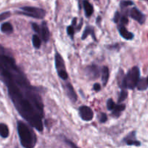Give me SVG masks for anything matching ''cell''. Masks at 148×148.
I'll return each instance as SVG.
<instances>
[{
  "label": "cell",
  "instance_id": "8992f818",
  "mask_svg": "<svg viewBox=\"0 0 148 148\" xmlns=\"http://www.w3.org/2000/svg\"><path fill=\"white\" fill-rule=\"evenodd\" d=\"M79 115L82 120L85 121H90L94 118L93 110L89 107L84 105L79 108Z\"/></svg>",
  "mask_w": 148,
  "mask_h": 148
},
{
  "label": "cell",
  "instance_id": "2e32d148",
  "mask_svg": "<svg viewBox=\"0 0 148 148\" xmlns=\"http://www.w3.org/2000/svg\"><path fill=\"white\" fill-rule=\"evenodd\" d=\"M109 68L107 66H104L102 71V82L104 86H106L109 79Z\"/></svg>",
  "mask_w": 148,
  "mask_h": 148
},
{
  "label": "cell",
  "instance_id": "9a60e30c",
  "mask_svg": "<svg viewBox=\"0 0 148 148\" xmlns=\"http://www.w3.org/2000/svg\"><path fill=\"white\" fill-rule=\"evenodd\" d=\"M136 87L139 91L146 90L148 88V77L142 78V79H139Z\"/></svg>",
  "mask_w": 148,
  "mask_h": 148
},
{
  "label": "cell",
  "instance_id": "603a6c76",
  "mask_svg": "<svg viewBox=\"0 0 148 148\" xmlns=\"http://www.w3.org/2000/svg\"><path fill=\"white\" fill-rule=\"evenodd\" d=\"M74 32H75V29L73 28V25H70L67 28V33L69 36H71L73 39V37L74 36Z\"/></svg>",
  "mask_w": 148,
  "mask_h": 148
},
{
  "label": "cell",
  "instance_id": "d4e9b609",
  "mask_svg": "<svg viewBox=\"0 0 148 148\" xmlns=\"http://www.w3.org/2000/svg\"><path fill=\"white\" fill-rule=\"evenodd\" d=\"M10 16V12H5L0 14V22H2V21H5V19L8 18Z\"/></svg>",
  "mask_w": 148,
  "mask_h": 148
},
{
  "label": "cell",
  "instance_id": "7402d4cb",
  "mask_svg": "<svg viewBox=\"0 0 148 148\" xmlns=\"http://www.w3.org/2000/svg\"><path fill=\"white\" fill-rule=\"evenodd\" d=\"M115 105H116V103L114 102V101L112 99H109L107 102V108L109 110H113V108H114Z\"/></svg>",
  "mask_w": 148,
  "mask_h": 148
},
{
  "label": "cell",
  "instance_id": "8fae6325",
  "mask_svg": "<svg viewBox=\"0 0 148 148\" xmlns=\"http://www.w3.org/2000/svg\"><path fill=\"white\" fill-rule=\"evenodd\" d=\"M118 29H119L120 35L123 37V39H126V40H132L134 38V34H132V33L129 32V31L126 28L125 25H119Z\"/></svg>",
  "mask_w": 148,
  "mask_h": 148
},
{
  "label": "cell",
  "instance_id": "6da1fadb",
  "mask_svg": "<svg viewBox=\"0 0 148 148\" xmlns=\"http://www.w3.org/2000/svg\"><path fill=\"white\" fill-rule=\"evenodd\" d=\"M0 76L21 116L37 131L44 129V104L39 92L31 86L13 58L0 48Z\"/></svg>",
  "mask_w": 148,
  "mask_h": 148
},
{
  "label": "cell",
  "instance_id": "5bb4252c",
  "mask_svg": "<svg viewBox=\"0 0 148 148\" xmlns=\"http://www.w3.org/2000/svg\"><path fill=\"white\" fill-rule=\"evenodd\" d=\"M83 5H84V8L85 10V14H86V17H90L91 15L93 14L94 12V8L93 6L88 2L87 0H84L83 2Z\"/></svg>",
  "mask_w": 148,
  "mask_h": 148
},
{
  "label": "cell",
  "instance_id": "5b68a950",
  "mask_svg": "<svg viewBox=\"0 0 148 148\" xmlns=\"http://www.w3.org/2000/svg\"><path fill=\"white\" fill-rule=\"evenodd\" d=\"M55 61L56 71L58 72L59 77L61 78L62 80H67L68 78V75L66 69H65V62H64V60L62 59V56L58 52L55 53Z\"/></svg>",
  "mask_w": 148,
  "mask_h": 148
},
{
  "label": "cell",
  "instance_id": "f546056e",
  "mask_svg": "<svg viewBox=\"0 0 148 148\" xmlns=\"http://www.w3.org/2000/svg\"><path fill=\"white\" fill-rule=\"evenodd\" d=\"M146 1H148V0H146Z\"/></svg>",
  "mask_w": 148,
  "mask_h": 148
},
{
  "label": "cell",
  "instance_id": "484cf974",
  "mask_svg": "<svg viewBox=\"0 0 148 148\" xmlns=\"http://www.w3.org/2000/svg\"><path fill=\"white\" fill-rule=\"evenodd\" d=\"M32 28L36 33L37 34H40V31H41V27L39 26L38 24L36 23H32Z\"/></svg>",
  "mask_w": 148,
  "mask_h": 148
},
{
  "label": "cell",
  "instance_id": "cb8c5ba5",
  "mask_svg": "<svg viewBox=\"0 0 148 148\" xmlns=\"http://www.w3.org/2000/svg\"><path fill=\"white\" fill-rule=\"evenodd\" d=\"M133 5V2H132V1H126V0H123V1H121L120 3V5L121 7V8H126V7L128 6H131V5Z\"/></svg>",
  "mask_w": 148,
  "mask_h": 148
},
{
  "label": "cell",
  "instance_id": "9c48e42d",
  "mask_svg": "<svg viewBox=\"0 0 148 148\" xmlns=\"http://www.w3.org/2000/svg\"><path fill=\"white\" fill-rule=\"evenodd\" d=\"M127 145H133V146H139L141 145L140 142L136 139V136H135V132H131L129 134H128L123 139Z\"/></svg>",
  "mask_w": 148,
  "mask_h": 148
},
{
  "label": "cell",
  "instance_id": "44dd1931",
  "mask_svg": "<svg viewBox=\"0 0 148 148\" xmlns=\"http://www.w3.org/2000/svg\"><path fill=\"white\" fill-rule=\"evenodd\" d=\"M127 96H128V92H126V90H124V89H122L120 95H119V99H118V102H119V104L121 103L122 102H123V101L126 99Z\"/></svg>",
  "mask_w": 148,
  "mask_h": 148
},
{
  "label": "cell",
  "instance_id": "ba28073f",
  "mask_svg": "<svg viewBox=\"0 0 148 148\" xmlns=\"http://www.w3.org/2000/svg\"><path fill=\"white\" fill-rule=\"evenodd\" d=\"M64 88H65V92H66L70 100L72 102H76L77 101V95H76L72 85L70 83H67L64 86Z\"/></svg>",
  "mask_w": 148,
  "mask_h": 148
},
{
  "label": "cell",
  "instance_id": "4316f807",
  "mask_svg": "<svg viewBox=\"0 0 148 148\" xmlns=\"http://www.w3.org/2000/svg\"><path fill=\"white\" fill-rule=\"evenodd\" d=\"M107 120H108V117H107L106 114H105V113H101L100 117H99V121L101 123H105V122L107 121Z\"/></svg>",
  "mask_w": 148,
  "mask_h": 148
},
{
  "label": "cell",
  "instance_id": "d6986e66",
  "mask_svg": "<svg viewBox=\"0 0 148 148\" xmlns=\"http://www.w3.org/2000/svg\"><path fill=\"white\" fill-rule=\"evenodd\" d=\"M1 31L5 34H11L13 31V27L10 23H5L1 25Z\"/></svg>",
  "mask_w": 148,
  "mask_h": 148
},
{
  "label": "cell",
  "instance_id": "52a82bcc",
  "mask_svg": "<svg viewBox=\"0 0 148 148\" xmlns=\"http://www.w3.org/2000/svg\"><path fill=\"white\" fill-rule=\"evenodd\" d=\"M129 15L132 19L137 21L139 24H143L145 21V17L137 8H133L129 12Z\"/></svg>",
  "mask_w": 148,
  "mask_h": 148
},
{
  "label": "cell",
  "instance_id": "f1b7e54d",
  "mask_svg": "<svg viewBox=\"0 0 148 148\" xmlns=\"http://www.w3.org/2000/svg\"><path fill=\"white\" fill-rule=\"evenodd\" d=\"M66 142H67V143H68V145H69L70 146H71L72 148H79L77 146H76V145H75V144H73V142H71L70 140H66Z\"/></svg>",
  "mask_w": 148,
  "mask_h": 148
},
{
  "label": "cell",
  "instance_id": "7c38bea8",
  "mask_svg": "<svg viewBox=\"0 0 148 148\" xmlns=\"http://www.w3.org/2000/svg\"><path fill=\"white\" fill-rule=\"evenodd\" d=\"M40 35L42 36V40L45 42H47L49 39V31L48 28L47 24L46 22H43L41 26V31H40Z\"/></svg>",
  "mask_w": 148,
  "mask_h": 148
},
{
  "label": "cell",
  "instance_id": "3957f363",
  "mask_svg": "<svg viewBox=\"0 0 148 148\" xmlns=\"http://www.w3.org/2000/svg\"><path fill=\"white\" fill-rule=\"evenodd\" d=\"M139 75H140V71L138 67H133L132 69L129 70L124 77L122 89H134L136 87L139 80Z\"/></svg>",
  "mask_w": 148,
  "mask_h": 148
},
{
  "label": "cell",
  "instance_id": "e0dca14e",
  "mask_svg": "<svg viewBox=\"0 0 148 148\" xmlns=\"http://www.w3.org/2000/svg\"><path fill=\"white\" fill-rule=\"evenodd\" d=\"M10 132L8 126L5 123H0V136L2 138H7L9 136Z\"/></svg>",
  "mask_w": 148,
  "mask_h": 148
},
{
  "label": "cell",
  "instance_id": "277c9868",
  "mask_svg": "<svg viewBox=\"0 0 148 148\" xmlns=\"http://www.w3.org/2000/svg\"><path fill=\"white\" fill-rule=\"evenodd\" d=\"M21 11L18 13L36 19H42L46 15V12L42 8H35V7H23L21 8Z\"/></svg>",
  "mask_w": 148,
  "mask_h": 148
},
{
  "label": "cell",
  "instance_id": "7a4b0ae2",
  "mask_svg": "<svg viewBox=\"0 0 148 148\" xmlns=\"http://www.w3.org/2000/svg\"><path fill=\"white\" fill-rule=\"evenodd\" d=\"M18 133L21 144L24 148H34L36 144V136L33 129L23 121H18Z\"/></svg>",
  "mask_w": 148,
  "mask_h": 148
},
{
  "label": "cell",
  "instance_id": "ac0fdd59",
  "mask_svg": "<svg viewBox=\"0 0 148 148\" xmlns=\"http://www.w3.org/2000/svg\"><path fill=\"white\" fill-rule=\"evenodd\" d=\"M95 31H94V28L93 27H91V26H87L86 28H85L84 31L83 33V35H82V39H85L86 38V37L88 36L89 35H92V36H93L94 39L96 40V37H95Z\"/></svg>",
  "mask_w": 148,
  "mask_h": 148
},
{
  "label": "cell",
  "instance_id": "4fadbf2b",
  "mask_svg": "<svg viewBox=\"0 0 148 148\" xmlns=\"http://www.w3.org/2000/svg\"><path fill=\"white\" fill-rule=\"evenodd\" d=\"M125 108H126V105H125L124 104L120 103L118 104V105L116 104L114 108H113V110H112V115H113L115 118L119 117L121 115V113L122 111L124 110Z\"/></svg>",
  "mask_w": 148,
  "mask_h": 148
},
{
  "label": "cell",
  "instance_id": "30bf717a",
  "mask_svg": "<svg viewBox=\"0 0 148 148\" xmlns=\"http://www.w3.org/2000/svg\"><path fill=\"white\" fill-rule=\"evenodd\" d=\"M86 74L90 79H97L99 76V68L97 65H90L86 68Z\"/></svg>",
  "mask_w": 148,
  "mask_h": 148
},
{
  "label": "cell",
  "instance_id": "83f0119b",
  "mask_svg": "<svg viewBox=\"0 0 148 148\" xmlns=\"http://www.w3.org/2000/svg\"><path fill=\"white\" fill-rule=\"evenodd\" d=\"M93 89H94V90L96 91V92H99V91L101 89L100 85H99V84H94V86H93Z\"/></svg>",
  "mask_w": 148,
  "mask_h": 148
},
{
  "label": "cell",
  "instance_id": "ffe728a7",
  "mask_svg": "<svg viewBox=\"0 0 148 148\" xmlns=\"http://www.w3.org/2000/svg\"><path fill=\"white\" fill-rule=\"evenodd\" d=\"M32 42L33 45L36 49H39L41 47V45H42V39H40V37L36 34H34L32 36Z\"/></svg>",
  "mask_w": 148,
  "mask_h": 148
}]
</instances>
